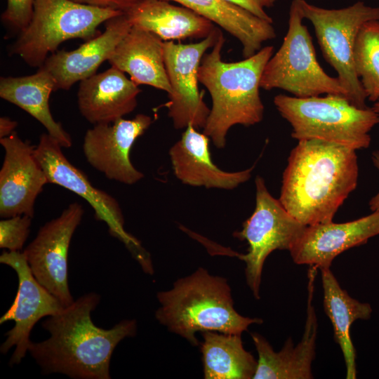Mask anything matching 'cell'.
<instances>
[{
	"label": "cell",
	"instance_id": "1",
	"mask_svg": "<svg viewBox=\"0 0 379 379\" xmlns=\"http://www.w3.org/2000/svg\"><path fill=\"white\" fill-rule=\"evenodd\" d=\"M100 300L86 293L48 317L42 327L50 337L31 342L28 352L44 373H62L74 379H109V366L117 345L136 333L135 320L125 319L110 329L95 326L91 312Z\"/></svg>",
	"mask_w": 379,
	"mask_h": 379
},
{
	"label": "cell",
	"instance_id": "2",
	"mask_svg": "<svg viewBox=\"0 0 379 379\" xmlns=\"http://www.w3.org/2000/svg\"><path fill=\"white\" fill-rule=\"evenodd\" d=\"M356 150L321 140H299L283 173L279 200L309 226L328 223L357 185Z\"/></svg>",
	"mask_w": 379,
	"mask_h": 379
},
{
	"label": "cell",
	"instance_id": "3",
	"mask_svg": "<svg viewBox=\"0 0 379 379\" xmlns=\"http://www.w3.org/2000/svg\"><path fill=\"white\" fill-rule=\"evenodd\" d=\"M224 43L219 30L211 51L204 55L198 71L199 81L212 100L203 133L218 148L225 146L227 134L233 126H251L262 120L260 80L274 51L272 46H267L248 58L226 62L221 55Z\"/></svg>",
	"mask_w": 379,
	"mask_h": 379
},
{
	"label": "cell",
	"instance_id": "4",
	"mask_svg": "<svg viewBox=\"0 0 379 379\" xmlns=\"http://www.w3.org/2000/svg\"><path fill=\"white\" fill-rule=\"evenodd\" d=\"M157 298L161 307L157 319L193 345H198L199 331L241 335L251 324L262 323L261 319L239 314L226 279L203 268L178 280L172 289L159 292Z\"/></svg>",
	"mask_w": 379,
	"mask_h": 379
},
{
	"label": "cell",
	"instance_id": "5",
	"mask_svg": "<svg viewBox=\"0 0 379 379\" xmlns=\"http://www.w3.org/2000/svg\"><path fill=\"white\" fill-rule=\"evenodd\" d=\"M274 104L291 126V137L299 140H321L354 150L369 147V132L379 124V114L372 108H359L345 97L297 98L279 94Z\"/></svg>",
	"mask_w": 379,
	"mask_h": 379
},
{
	"label": "cell",
	"instance_id": "6",
	"mask_svg": "<svg viewBox=\"0 0 379 379\" xmlns=\"http://www.w3.org/2000/svg\"><path fill=\"white\" fill-rule=\"evenodd\" d=\"M124 12L74 2L72 0H34L29 22L10 47L32 67H41L49 53L72 39L89 40L98 27Z\"/></svg>",
	"mask_w": 379,
	"mask_h": 379
},
{
	"label": "cell",
	"instance_id": "7",
	"mask_svg": "<svg viewBox=\"0 0 379 379\" xmlns=\"http://www.w3.org/2000/svg\"><path fill=\"white\" fill-rule=\"evenodd\" d=\"M303 19L297 0H293L287 33L264 68L260 88L267 91L281 89L297 98L334 94L347 99V91L338 77L327 74L318 62Z\"/></svg>",
	"mask_w": 379,
	"mask_h": 379
},
{
	"label": "cell",
	"instance_id": "8",
	"mask_svg": "<svg viewBox=\"0 0 379 379\" xmlns=\"http://www.w3.org/2000/svg\"><path fill=\"white\" fill-rule=\"evenodd\" d=\"M297 1L302 18L312 24L323 56L337 72L348 100L357 107L367 108V96L354 68V48L361 26L379 20V7L357 1L345 8L328 9L305 0Z\"/></svg>",
	"mask_w": 379,
	"mask_h": 379
},
{
	"label": "cell",
	"instance_id": "9",
	"mask_svg": "<svg viewBox=\"0 0 379 379\" xmlns=\"http://www.w3.org/2000/svg\"><path fill=\"white\" fill-rule=\"evenodd\" d=\"M62 147L46 133L41 135L34 148V155L48 182L60 185L84 198L93 208L96 219L105 222L109 233L124 243L145 272L152 274L150 256L140 241L125 230L124 215L118 201L108 193L93 187L86 175L66 158Z\"/></svg>",
	"mask_w": 379,
	"mask_h": 379
},
{
	"label": "cell",
	"instance_id": "10",
	"mask_svg": "<svg viewBox=\"0 0 379 379\" xmlns=\"http://www.w3.org/2000/svg\"><path fill=\"white\" fill-rule=\"evenodd\" d=\"M255 207L243 223L242 230L234 233L248 244V253L238 255L246 263V283L254 297L259 299V290L264 262L274 250L289 251L306 225L300 222L267 190L260 176L255 180Z\"/></svg>",
	"mask_w": 379,
	"mask_h": 379
},
{
	"label": "cell",
	"instance_id": "11",
	"mask_svg": "<svg viewBox=\"0 0 379 379\" xmlns=\"http://www.w3.org/2000/svg\"><path fill=\"white\" fill-rule=\"evenodd\" d=\"M215 29L197 43L182 44L173 41L164 44V62L171 91L165 106L176 129L192 124L204 128L210 109L199 91L198 71L206 51L215 44L219 32Z\"/></svg>",
	"mask_w": 379,
	"mask_h": 379
},
{
	"label": "cell",
	"instance_id": "12",
	"mask_svg": "<svg viewBox=\"0 0 379 379\" xmlns=\"http://www.w3.org/2000/svg\"><path fill=\"white\" fill-rule=\"evenodd\" d=\"M0 262L11 267L17 274L18 286L11 307L1 317L0 324L13 321L14 326L5 334L6 338L0 347L6 354L15 350L9 365L19 364L28 352L30 333L41 318L53 315L64 307L60 300L44 288L34 277L23 254L20 251H4Z\"/></svg>",
	"mask_w": 379,
	"mask_h": 379
},
{
	"label": "cell",
	"instance_id": "13",
	"mask_svg": "<svg viewBox=\"0 0 379 379\" xmlns=\"http://www.w3.org/2000/svg\"><path fill=\"white\" fill-rule=\"evenodd\" d=\"M84 210L70 204L57 218L44 225L22 252L36 279L64 307L74 301L69 289L67 256L72 237Z\"/></svg>",
	"mask_w": 379,
	"mask_h": 379
},
{
	"label": "cell",
	"instance_id": "14",
	"mask_svg": "<svg viewBox=\"0 0 379 379\" xmlns=\"http://www.w3.org/2000/svg\"><path fill=\"white\" fill-rule=\"evenodd\" d=\"M152 118L138 114L132 119L121 118L95 124L86 132L83 152L88 163L107 178L133 185L144 178L130 159L131 149L152 124Z\"/></svg>",
	"mask_w": 379,
	"mask_h": 379
},
{
	"label": "cell",
	"instance_id": "15",
	"mask_svg": "<svg viewBox=\"0 0 379 379\" xmlns=\"http://www.w3.org/2000/svg\"><path fill=\"white\" fill-rule=\"evenodd\" d=\"M5 157L0 171V215L32 218L34 204L47 177L34 155V147L22 140L15 131L0 138Z\"/></svg>",
	"mask_w": 379,
	"mask_h": 379
},
{
	"label": "cell",
	"instance_id": "16",
	"mask_svg": "<svg viewBox=\"0 0 379 379\" xmlns=\"http://www.w3.org/2000/svg\"><path fill=\"white\" fill-rule=\"evenodd\" d=\"M318 267L310 266L308 272L307 316L301 340L294 347L289 338L279 352H275L267 340L251 333L258 354V365L253 379H310L312 363L315 357L317 319L312 304L314 281Z\"/></svg>",
	"mask_w": 379,
	"mask_h": 379
},
{
	"label": "cell",
	"instance_id": "17",
	"mask_svg": "<svg viewBox=\"0 0 379 379\" xmlns=\"http://www.w3.org/2000/svg\"><path fill=\"white\" fill-rule=\"evenodd\" d=\"M378 234L379 211H376L350 222L307 226L289 252L298 265L331 267L339 254Z\"/></svg>",
	"mask_w": 379,
	"mask_h": 379
},
{
	"label": "cell",
	"instance_id": "18",
	"mask_svg": "<svg viewBox=\"0 0 379 379\" xmlns=\"http://www.w3.org/2000/svg\"><path fill=\"white\" fill-rule=\"evenodd\" d=\"M102 33L86 41L77 48L50 55L41 66L53 77L55 91L69 90L77 82L96 74L102 63L108 61L119 43L132 27L122 14L110 18Z\"/></svg>",
	"mask_w": 379,
	"mask_h": 379
},
{
	"label": "cell",
	"instance_id": "19",
	"mask_svg": "<svg viewBox=\"0 0 379 379\" xmlns=\"http://www.w3.org/2000/svg\"><path fill=\"white\" fill-rule=\"evenodd\" d=\"M169 155L176 178L194 187L232 190L248 180L253 166L237 172H226L214 164L209 151V138L188 125L170 149Z\"/></svg>",
	"mask_w": 379,
	"mask_h": 379
},
{
	"label": "cell",
	"instance_id": "20",
	"mask_svg": "<svg viewBox=\"0 0 379 379\" xmlns=\"http://www.w3.org/2000/svg\"><path fill=\"white\" fill-rule=\"evenodd\" d=\"M140 92L139 86L124 72L111 66L80 81L78 107L91 124L112 123L135 109Z\"/></svg>",
	"mask_w": 379,
	"mask_h": 379
},
{
	"label": "cell",
	"instance_id": "21",
	"mask_svg": "<svg viewBox=\"0 0 379 379\" xmlns=\"http://www.w3.org/2000/svg\"><path fill=\"white\" fill-rule=\"evenodd\" d=\"M164 42L151 32L132 26L108 62L130 76L136 85L171 91L164 62Z\"/></svg>",
	"mask_w": 379,
	"mask_h": 379
},
{
	"label": "cell",
	"instance_id": "22",
	"mask_svg": "<svg viewBox=\"0 0 379 379\" xmlns=\"http://www.w3.org/2000/svg\"><path fill=\"white\" fill-rule=\"evenodd\" d=\"M124 13L132 26L151 32L166 41L203 39L215 29L208 19L166 0H140Z\"/></svg>",
	"mask_w": 379,
	"mask_h": 379
},
{
	"label": "cell",
	"instance_id": "23",
	"mask_svg": "<svg viewBox=\"0 0 379 379\" xmlns=\"http://www.w3.org/2000/svg\"><path fill=\"white\" fill-rule=\"evenodd\" d=\"M55 82L43 67L32 74L0 78V97L22 109L39 121L62 147H70L72 138L53 117L49 98Z\"/></svg>",
	"mask_w": 379,
	"mask_h": 379
},
{
	"label": "cell",
	"instance_id": "24",
	"mask_svg": "<svg viewBox=\"0 0 379 379\" xmlns=\"http://www.w3.org/2000/svg\"><path fill=\"white\" fill-rule=\"evenodd\" d=\"M185 6L211 21L235 37L242 46L244 58L276 38L273 23L263 20L225 0H166Z\"/></svg>",
	"mask_w": 379,
	"mask_h": 379
},
{
	"label": "cell",
	"instance_id": "25",
	"mask_svg": "<svg viewBox=\"0 0 379 379\" xmlns=\"http://www.w3.org/2000/svg\"><path fill=\"white\" fill-rule=\"evenodd\" d=\"M319 270L324 289V308L332 324L335 341L343 354L346 378L355 379L356 352L350 338V327L356 320L370 319L372 308L368 303L358 301L343 289L330 267Z\"/></svg>",
	"mask_w": 379,
	"mask_h": 379
},
{
	"label": "cell",
	"instance_id": "26",
	"mask_svg": "<svg viewBox=\"0 0 379 379\" xmlns=\"http://www.w3.org/2000/svg\"><path fill=\"white\" fill-rule=\"evenodd\" d=\"M201 344L204 378L206 379H251L258 361L243 346L241 335L201 332Z\"/></svg>",
	"mask_w": 379,
	"mask_h": 379
},
{
	"label": "cell",
	"instance_id": "27",
	"mask_svg": "<svg viewBox=\"0 0 379 379\" xmlns=\"http://www.w3.org/2000/svg\"><path fill=\"white\" fill-rule=\"evenodd\" d=\"M354 63L367 100H379V20L365 22L354 44Z\"/></svg>",
	"mask_w": 379,
	"mask_h": 379
},
{
	"label": "cell",
	"instance_id": "28",
	"mask_svg": "<svg viewBox=\"0 0 379 379\" xmlns=\"http://www.w3.org/2000/svg\"><path fill=\"white\" fill-rule=\"evenodd\" d=\"M32 218L27 215L3 218L0 221V248L20 251L29 236Z\"/></svg>",
	"mask_w": 379,
	"mask_h": 379
},
{
	"label": "cell",
	"instance_id": "29",
	"mask_svg": "<svg viewBox=\"0 0 379 379\" xmlns=\"http://www.w3.org/2000/svg\"><path fill=\"white\" fill-rule=\"evenodd\" d=\"M34 0H6L1 15L3 22L20 32L27 27L32 18Z\"/></svg>",
	"mask_w": 379,
	"mask_h": 379
},
{
	"label": "cell",
	"instance_id": "30",
	"mask_svg": "<svg viewBox=\"0 0 379 379\" xmlns=\"http://www.w3.org/2000/svg\"><path fill=\"white\" fill-rule=\"evenodd\" d=\"M226 1L241 8L253 15L273 23L272 18L267 13L265 8L274 6L277 0H225Z\"/></svg>",
	"mask_w": 379,
	"mask_h": 379
},
{
	"label": "cell",
	"instance_id": "31",
	"mask_svg": "<svg viewBox=\"0 0 379 379\" xmlns=\"http://www.w3.org/2000/svg\"><path fill=\"white\" fill-rule=\"evenodd\" d=\"M74 2L125 12L140 0H72Z\"/></svg>",
	"mask_w": 379,
	"mask_h": 379
},
{
	"label": "cell",
	"instance_id": "32",
	"mask_svg": "<svg viewBox=\"0 0 379 379\" xmlns=\"http://www.w3.org/2000/svg\"><path fill=\"white\" fill-rule=\"evenodd\" d=\"M18 122L6 117L0 118V138L8 136L14 132Z\"/></svg>",
	"mask_w": 379,
	"mask_h": 379
},
{
	"label": "cell",
	"instance_id": "33",
	"mask_svg": "<svg viewBox=\"0 0 379 379\" xmlns=\"http://www.w3.org/2000/svg\"><path fill=\"white\" fill-rule=\"evenodd\" d=\"M372 161L374 166L379 171V151H374L372 154ZM369 208L372 211H379V191L369 201Z\"/></svg>",
	"mask_w": 379,
	"mask_h": 379
},
{
	"label": "cell",
	"instance_id": "34",
	"mask_svg": "<svg viewBox=\"0 0 379 379\" xmlns=\"http://www.w3.org/2000/svg\"><path fill=\"white\" fill-rule=\"evenodd\" d=\"M372 109L377 113L379 114V100H378L377 101L374 102V104L372 107Z\"/></svg>",
	"mask_w": 379,
	"mask_h": 379
}]
</instances>
